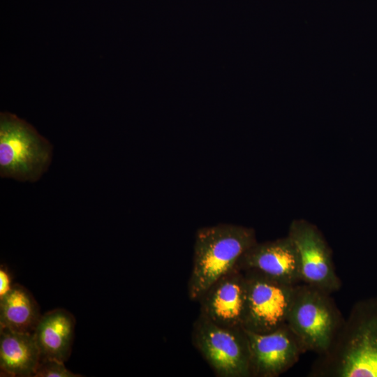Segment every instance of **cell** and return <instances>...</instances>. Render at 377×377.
<instances>
[{"mask_svg":"<svg viewBox=\"0 0 377 377\" xmlns=\"http://www.w3.org/2000/svg\"><path fill=\"white\" fill-rule=\"evenodd\" d=\"M309 376L377 377V297L356 302Z\"/></svg>","mask_w":377,"mask_h":377,"instance_id":"6da1fadb","label":"cell"},{"mask_svg":"<svg viewBox=\"0 0 377 377\" xmlns=\"http://www.w3.org/2000/svg\"><path fill=\"white\" fill-rule=\"evenodd\" d=\"M257 242L253 229L232 224L204 227L195 234L188 294L197 301L218 279L237 266Z\"/></svg>","mask_w":377,"mask_h":377,"instance_id":"7a4b0ae2","label":"cell"},{"mask_svg":"<svg viewBox=\"0 0 377 377\" xmlns=\"http://www.w3.org/2000/svg\"><path fill=\"white\" fill-rule=\"evenodd\" d=\"M330 295L304 283L295 286L286 324L305 353L326 352L343 325L345 319Z\"/></svg>","mask_w":377,"mask_h":377,"instance_id":"3957f363","label":"cell"},{"mask_svg":"<svg viewBox=\"0 0 377 377\" xmlns=\"http://www.w3.org/2000/svg\"><path fill=\"white\" fill-rule=\"evenodd\" d=\"M52 146L29 124L10 112L0 114V175L37 181L51 161Z\"/></svg>","mask_w":377,"mask_h":377,"instance_id":"277c9868","label":"cell"},{"mask_svg":"<svg viewBox=\"0 0 377 377\" xmlns=\"http://www.w3.org/2000/svg\"><path fill=\"white\" fill-rule=\"evenodd\" d=\"M192 342L219 377H252L251 352L244 327H226L202 315L193 323Z\"/></svg>","mask_w":377,"mask_h":377,"instance_id":"5b68a950","label":"cell"},{"mask_svg":"<svg viewBox=\"0 0 377 377\" xmlns=\"http://www.w3.org/2000/svg\"><path fill=\"white\" fill-rule=\"evenodd\" d=\"M247 285L244 328L256 333L272 332L286 323L295 286L254 270H243Z\"/></svg>","mask_w":377,"mask_h":377,"instance_id":"8992f818","label":"cell"},{"mask_svg":"<svg viewBox=\"0 0 377 377\" xmlns=\"http://www.w3.org/2000/svg\"><path fill=\"white\" fill-rule=\"evenodd\" d=\"M288 236L297 251L302 282L330 294L338 291L341 282L330 246L318 228L297 219L291 223Z\"/></svg>","mask_w":377,"mask_h":377,"instance_id":"52a82bcc","label":"cell"},{"mask_svg":"<svg viewBox=\"0 0 377 377\" xmlns=\"http://www.w3.org/2000/svg\"><path fill=\"white\" fill-rule=\"evenodd\" d=\"M200 314L226 327H244L247 304L244 272L237 266L214 282L201 295Z\"/></svg>","mask_w":377,"mask_h":377,"instance_id":"ba28073f","label":"cell"},{"mask_svg":"<svg viewBox=\"0 0 377 377\" xmlns=\"http://www.w3.org/2000/svg\"><path fill=\"white\" fill-rule=\"evenodd\" d=\"M245 331L251 352L252 377H277L295 365L305 353L286 323L265 334Z\"/></svg>","mask_w":377,"mask_h":377,"instance_id":"9c48e42d","label":"cell"},{"mask_svg":"<svg viewBox=\"0 0 377 377\" xmlns=\"http://www.w3.org/2000/svg\"><path fill=\"white\" fill-rule=\"evenodd\" d=\"M237 266L242 270H254L290 285L302 282L297 251L288 236L263 243L256 242L241 257Z\"/></svg>","mask_w":377,"mask_h":377,"instance_id":"30bf717a","label":"cell"},{"mask_svg":"<svg viewBox=\"0 0 377 377\" xmlns=\"http://www.w3.org/2000/svg\"><path fill=\"white\" fill-rule=\"evenodd\" d=\"M75 320L64 309H56L41 316L34 332L40 357L65 362L73 341Z\"/></svg>","mask_w":377,"mask_h":377,"instance_id":"8fae6325","label":"cell"},{"mask_svg":"<svg viewBox=\"0 0 377 377\" xmlns=\"http://www.w3.org/2000/svg\"><path fill=\"white\" fill-rule=\"evenodd\" d=\"M40 357L34 333L0 327V369L1 376H34Z\"/></svg>","mask_w":377,"mask_h":377,"instance_id":"7c38bea8","label":"cell"},{"mask_svg":"<svg viewBox=\"0 0 377 377\" xmlns=\"http://www.w3.org/2000/svg\"><path fill=\"white\" fill-rule=\"evenodd\" d=\"M41 317L38 303L24 287L13 284L12 289L0 299V327L34 333Z\"/></svg>","mask_w":377,"mask_h":377,"instance_id":"4fadbf2b","label":"cell"},{"mask_svg":"<svg viewBox=\"0 0 377 377\" xmlns=\"http://www.w3.org/2000/svg\"><path fill=\"white\" fill-rule=\"evenodd\" d=\"M82 376L69 371L64 362L50 358H40L34 377H77Z\"/></svg>","mask_w":377,"mask_h":377,"instance_id":"5bb4252c","label":"cell"},{"mask_svg":"<svg viewBox=\"0 0 377 377\" xmlns=\"http://www.w3.org/2000/svg\"><path fill=\"white\" fill-rule=\"evenodd\" d=\"M12 278L8 269L1 265L0 267V299L3 298L13 288Z\"/></svg>","mask_w":377,"mask_h":377,"instance_id":"9a60e30c","label":"cell"}]
</instances>
